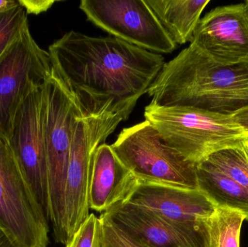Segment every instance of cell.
Wrapping results in <instances>:
<instances>
[{"instance_id":"obj_1","label":"cell","mask_w":248,"mask_h":247,"mask_svg":"<svg viewBox=\"0 0 248 247\" xmlns=\"http://www.w3.org/2000/svg\"><path fill=\"white\" fill-rule=\"evenodd\" d=\"M52 70L83 116L106 111L128 119L164 65V58L114 36L71 30L49 46Z\"/></svg>"},{"instance_id":"obj_2","label":"cell","mask_w":248,"mask_h":247,"mask_svg":"<svg viewBox=\"0 0 248 247\" xmlns=\"http://www.w3.org/2000/svg\"><path fill=\"white\" fill-rule=\"evenodd\" d=\"M147 94L150 103L161 107L235 114L248 107V59L221 63L191 42L165 62Z\"/></svg>"},{"instance_id":"obj_3","label":"cell","mask_w":248,"mask_h":247,"mask_svg":"<svg viewBox=\"0 0 248 247\" xmlns=\"http://www.w3.org/2000/svg\"><path fill=\"white\" fill-rule=\"evenodd\" d=\"M144 116L168 145L195 165L218 151L243 147L248 138L233 115L150 103Z\"/></svg>"},{"instance_id":"obj_4","label":"cell","mask_w":248,"mask_h":247,"mask_svg":"<svg viewBox=\"0 0 248 247\" xmlns=\"http://www.w3.org/2000/svg\"><path fill=\"white\" fill-rule=\"evenodd\" d=\"M43 127L47 158L49 221L58 243L68 242L65 225L67 173L76 123L83 116L75 99L52 70L43 87Z\"/></svg>"},{"instance_id":"obj_5","label":"cell","mask_w":248,"mask_h":247,"mask_svg":"<svg viewBox=\"0 0 248 247\" xmlns=\"http://www.w3.org/2000/svg\"><path fill=\"white\" fill-rule=\"evenodd\" d=\"M111 147L139 183L198 189L196 165L168 145L147 120L124 129Z\"/></svg>"},{"instance_id":"obj_6","label":"cell","mask_w":248,"mask_h":247,"mask_svg":"<svg viewBox=\"0 0 248 247\" xmlns=\"http://www.w3.org/2000/svg\"><path fill=\"white\" fill-rule=\"evenodd\" d=\"M0 229L13 247H47L49 221L0 131Z\"/></svg>"},{"instance_id":"obj_7","label":"cell","mask_w":248,"mask_h":247,"mask_svg":"<svg viewBox=\"0 0 248 247\" xmlns=\"http://www.w3.org/2000/svg\"><path fill=\"white\" fill-rule=\"evenodd\" d=\"M125 120L124 115L109 111L77 118L65 184V225L68 242L90 215L89 188L96 149L106 142L119 123Z\"/></svg>"},{"instance_id":"obj_8","label":"cell","mask_w":248,"mask_h":247,"mask_svg":"<svg viewBox=\"0 0 248 247\" xmlns=\"http://www.w3.org/2000/svg\"><path fill=\"white\" fill-rule=\"evenodd\" d=\"M52 72L49 52L37 44L28 25L0 58V131L7 138L22 103Z\"/></svg>"},{"instance_id":"obj_9","label":"cell","mask_w":248,"mask_h":247,"mask_svg":"<svg viewBox=\"0 0 248 247\" xmlns=\"http://www.w3.org/2000/svg\"><path fill=\"white\" fill-rule=\"evenodd\" d=\"M80 9L97 27L155 53L177 47L144 0H82Z\"/></svg>"},{"instance_id":"obj_10","label":"cell","mask_w":248,"mask_h":247,"mask_svg":"<svg viewBox=\"0 0 248 247\" xmlns=\"http://www.w3.org/2000/svg\"><path fill=\"white\" fill-rule=\"evenodd\" d=\"M43 87L33 90L19 107L8 139L35 200L49 221Z\"/></svg>"},{"instance_id":"obj_11","label":"cell","mask_w":248,"mask_h":247,"mask_svg":"<svg viewBox=\"0 0 248 247\" xmlns=\"http://www.w3.org/2000/svg\"><path fill=\"white\" fill-rule=\"evenodd\" d=\"M104 213L150 247H211L210 219L195 224L175 223L126 203H118Z\"/></svg>"},{"instance_id":"obj_12","label":"cell","mask_w":248,"mask_h":247,"mask_svg":"<svg viewBox=\"0 0 248 247\" xmlns=\"http://www.w3.org/2000/svg\"><path fill=\"white\" fill-rule=\"evenodd\" d=\"M191 42L221 63L248 60V0L208 12L200 20Z\"/></svg>"},{"instance_id":"obj_13","label":"cell","mask_w":248,"mask_h":247,"mask_svg":"<svg viewBox=\"0 0 248 247\" xmlns=\"http://www.w3.org/2000/svg\"><path fill=\"white\" fill-rule=\"evenodd\" d=\"M125 203L150 210L175 223H202L209 220L217 207L199 189L139 183Z\"/></svg>"},{"instance_id":"obj_14","label":"cell","mask_w":248,"mask_h":247,"mask_svg":"<svg viewBox=\"0 0 248 247\" xmlns=\"http://www.w3.org/2000/svg\"><path fill=\"white\" fill-rule=\"evenodd\" d=\"M139 184L135 175L119 160L111 145L103 144L93 158L89 188V206L106 212L125 203Z\"/></svg>"},{"instance_id":"obj_15","label":"cell","mask_w":248,"mask_h":247,"mask_svg":"<svg viewBox=\"0 0 248 247\" xmlns=\"http://www.w3.org/2000/svg\"><path fill=\"white\" fill-rule=\"evenodd\" d=\"M170 39L177 45L191 42L210 0H145Z\"/></svg>"},{"instance_id":"obj_16","label":"cell","mask_w":248,"mask_h":247,"mask_svg":"<svg viewBox=\"0 0 248 247\" xmlns=\"http://www.w3.org/2000/svg\"><path fill=\"white\" fill-rule=\"evenodd\" d=\"M198 189L217 207L235 210L248 221V189L204 160L196 165Z\"/></svg>"},{"instance_id":"obj_17","label":"cell","mask_w":248,"mask_h":247,"mask_svg":"<svg viewBox=\"0 0 248 247\" xmlns=\"http://www.w3.org/2000/svg\"><path fill=\"white\" fill-rule=\"evenodd\" d=\"M244 215L235 210L217 207L209 220L211 247H240Z\"/></svg>"},{"instance_id":"obj_18","label":"cell","mask_w":248,"mask_h":247,"mask_svg":"<svg viewBox=\"0 0 248 247\" xmlns=\"http://www.w3.org/2000/svg\"><path fill=\"white\" fill-rule=\"evenodd\" d=\"M205 160L234 182L248 189V155L243 147L218 151Z\"/></svg>"},{"instance_id":"obj_19","label":"cell","mask_w":248,"mask_h":247,"mask_svg":"<svg viewBox=\"0 0 248 247\" xmlns=\"http://www.w3.org/2000/svg\"><path fill=\"white\" fill-rule=\"evenodd\" d=\"M28 25L27 13L20 4L0 14V58Z\"/></svg>"},{"instance_id":"obj_20","label":"cell","mask_w":248,"mask_h":247,"mask_svg":"<svg viewBox=\"0 0 248 247\" xmlns=\"http://www.w3.org/2000/svg\"><path fill=\"white\" fill-rule=\"evenodd\" d=\"M100 218L103 225L102 247H150L118 226L106 213Z\"/></svg>"},{"instance_id":"obj_21","label":"cell","mask_w":248,"mask_h":247,"mask_svg":"<svg viewBox=\"0 0 248 247\" xmlns=\"http://www.w3.org/2000/svg\"><path fill=\"white\" fill-rule=\"evenodd\" d=\"M103 225L100 218L94 213L90 215L80 226L66 247H102Z\"/></svg>"},{"instance_id":"obj_22","label":"cell","mask_w":248,"mask_h":247,"mask_svg":"<svg viewBox=\"0 0 248 247\" xmlns=\"http://www.w3.org/2000/svg\"><path fill=\"white\" fill-rule=\"evenodd\" d=\"M19 4L29 14L38 15L46 12L55 3L52 0H18Z\"/></svg>"},{"instance_id":"obj_23","label":"cell","mask_w":248,"mask_h":247,"mask_svg":"<svg viewBox=\"0 0 248 247\" xmlns=\"http://www.w3.org/2000/svg\"><path fill=\"white\" fill-rule=\"evenodd\" d=\"M236 121L248 131V107L233 115Z\"/></svg>"},{"instance_id":"obj_24","label":"cell","mask_w":248,"mask_h":247,"mask_svg":"<svg viewBox=\"0 0 248 247\" xmlns=\"http://www.w3.org/2000/svg\"><path fill=\"white\" fill-rule=\"evenodd\" d=\"M18 4L17 0H0V14L12 10Z\"/></svg>"},{"instance_id":"obj_25","label":"cell","mask_w":248,"mask_h":247,"mask_svg":"<svg viewBox=\"0 0 248 247\" xmlns=\"http://www.w3.org/2000/svg\"><path fill=\"white\" fill-rule=\"evenodd\" d=\"M0 247H13L1 229H0Z\"/></svg>"},{"instance_id":"obj_26","label":"cell","mask_w":248,"mask_h":247,"mask_svg":"<svg viewBox=\"0 0 248 247\" xmlns=\"http://www.w3.org/2000/svg\"><path fill=\"white\" fill-rule=\"evenodd\" d=\"M243 147L248 155V138L244 142H243Z\"/></svg>"}]
</instances>
